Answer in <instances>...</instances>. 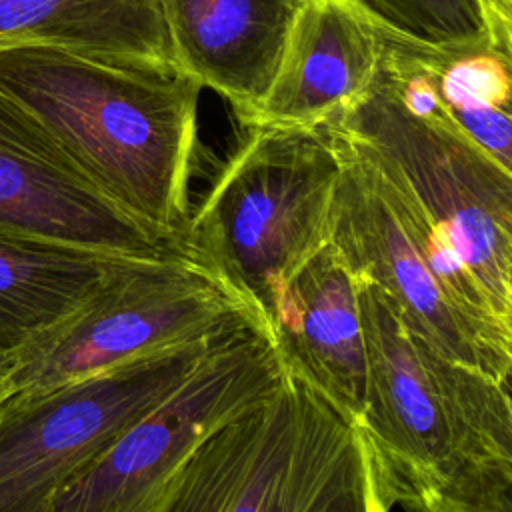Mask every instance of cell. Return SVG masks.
Returning a JSON list of instances; mask_svg holds the SVG:
<instances>
[{
    "label": "cell",
    "mask_w": 512,
    "mask_h": 512,
    "mask_svg": "<svg viewBox=\"0 0 512 512\" xmlns=\"http://www.w3.org/2000/svg\"><path fill=\"white\" fill-rule=\"evenodd\" d=\"M284 378L286 366L268 328L260 322L236 328L170 396L82 468L50 512H154L196 448L272 398Z\"/></svg>",
    "instance_id": "7"
},
{
    "label": "cell",
    "mask_w": 512,
    "mask_h": 512,
    "mask_svg": "<svg viewBox=\"0 0 512 512\" xmlns=\"http://www.w3.org/2000/svg\"><path fill=\"white\" fill-rule=\"evenodd\" d=\"M340 158L330 242L356 282L386 292L408 326L452 362L498 376L512 340L422 208L362 138L324 128Z\"/></svg>",
    "instance_id": "3"
},
{
    "label": "cell",
    "mask_w": 512,
    "mask_h": 512,
    "mask_svg": "<svg viewBox=\"0 0 512 512\" xmlns=\"http://www.w3.org/2000/svg\"><path fill=\"white\" fill-rule=\"evenodd\" d=\"M8 396V392H6V384H4V376H2V370H0V404H2V400Z\"/></svg>",
    "instance_id": "21"
},
{
    "label": "cell",
    "mask_w": 512,
    "mask_h": 512,
    "mask_svg": "<svg viewBox=\"0 0 512 512\" xmlns=\"http://www.w3.org/2000/svg\"><path fill=\"white\" fill-rule=\"evenodd\" d=\"M382 56V24L358 0H300L274 80L242 126H332L370 94Z\"/></svg>",
    "instance_id": "11"
},
{
    "label": "cell",
    "mask_w": 512,
    "mask_h": 512,
    "mask_svg": "<svg viewBox=\"0 0 512 512\" xmlns=\"http://www.w3.org/2000/svg\"><path fill=\"white\" fill-rule=\"evenodd\" d=\"M230 332L96 376L8 394L0 404V512H50L58 492Z\"/></svg>",
    "instance_id": "8"
},
{
    "label": "cell",
    "mask_w": 512,
    "mask_h": 512,
    "mask_svg": "<svg viewBox=\"0 0 512 512\" xmlns=\"http://www.w3.org/2000/svg\"><path fill=\"white\" fill-rule=\"evenodd\" d=\"M0 90L102 196L160 238L182 244L198 148L196 78L178 66H130L22 44L0 50Z\"/></svg>",
    "instance_id": "1"
},
{
    "label": "cell",
    "mask_w": 512,
    "mask_h": 512,
    "mask_svg": "<svg viewBox=\"0 0 512 512\" xmlns=\"http://www.w3.org/2000/svg\"><path fill=\"white\" fill-rule=\"evenodd\" d=\"M300 0H158L174 64L242 124L278 70Z\"/></svg>",
    "instance_id": "13"
},
{
    "label": "cell",
    "mask_w": 512,
    "mask_h": 512,
    "mask_svg": "<svg viewBox=\"0 0 512 512\" xmlns=\"http://www.w3.org/2000/svg\"><path fill=\"white\" fill-rule=\"evenodd\" d=\"M270 400L210 434L176 474L154 512H228L262 440Z\"/></svg>",
    "instance_id": "17"
},
{
    "label": "cell",
    "mask_w": 512,
    "mask_h": 512,
    "mask_svg": "<svg viewBox=\"0 0 512 512\" xmlns=\"http://www.w3.org/2000/svg\"><path fill=\"white\" fill-rule=\"evenodd\" d=\"M358 294L366 340L360 428L394 504L428 512L466 454L474 368L448 360L420 338L376 284L358 282Z\"/></svg>",
    "instance_id": "6"
},
{
    "label": "cell",
    "mask_w": 512,
    "mask_h": 512,
    "mask_svg": "<svg viewBox=\"0 0 512 512\" xmlns=\"http://www.w3.org/2000/svg\"><path fill=\"white\" fill-rule=\"evenodd\" d=\"M270 332L284 366L360 424L366 400L360 294L332 242L292 276Z\"/></svg>",
    "instance_id": "12"
},
{
    "label": "cell",
    "mask_w": 512,
    "mask_h": 512,
    "mask_svg": "<svg viewBox=\"0 0 512 512\" xmlns=\"http://www.w3.org/2000/svg\"><path fill=\"white\" fill-rule=\"evenodd\" d=\"M248 322L262 324L186 248L122 258L68 318L0 356V370L8 394L44 390L208 342Z\"/></svg>",
    "instance_id": "4"
},
{
    "label": "cell",
    "mask_w": 512,
    "mask_h": 512,
    "mask_svg": "<svg viewBox=\"0 0 512 512\" xmlns=\"http://www.w3.org/2000/svg\"><path fill=\"white\" fill-rule=\"evenodd\" d=\"M124 256L0 236V356L68 318Z\"/></svg>",
    "instance_id": "16"
},
{
    "label": "cell",
    "mask_w": 512,
    "mask_h": 512,
    "mask_svg": "<svg viewBox=\"0 0 512 512\" xmlns=\"http://www.w3.org/2000/svg\"><path fill=\"white\" fill-rule=\"evenodd\" d=\"M380 462L360 424L286 368L228 512H390Z\"/></svg>",
    "instance_id": "9"
},
{
    "label": "cell",
    "mask_w": 512,
    "mask_h": 512,
    "mask_svg": "<svg viewBox=\"0 0 512 512\" xmlns=\"http://www.w3.org/2000/svg\"><path fill=\"white\" fill-rule=\"evenodd\" d=\"M0 236L34 238L124 258L184 248L102 196L56 140L0 90Z\"/></svg>",
    "instance_id": "10"
},
{
    "label": "cell",
    "mask_w": 512,
    "mask_h": 512,
    "mask_svg": "<svg viewBox=\"0 0 512 512\" xmlns=\"http://www.w3.org/2000/svg\"><path fill=\"white\" fill-rule=\"evenodd\" d=\"M382 30L380 76L400 104L440 114L512 176V58L494 42L446 48Z\"/></svg>",
    "instance_id": "14"
},
{
    "label": "cell",
    "mask_w": 512,
    "mask_h": 512,
    "mask_svg": "<svg viewBox=\"0 0 512 512\" xmlns=\"http://www.w3.org/2000/svg\"><path fill=\"white\" fill-rule=\"evenodd\" d=\"M338 176L324 128L250 126L190 214L184 248L268 332L292 276L330 242Z\"/></svg>",
    "instance_id": "2"
},
{
    "label": "cell",
    "mask_w": 512,
    "mask_h": 512,
    "mask_svg": "<svg viewBox=\"0 0 512 512\" xmlns=\"http://www.w3.org/2000/svg\"><path fill=\"white\" fill-rule=\"evenodd\" d=\"M494 380L506 414L502 450L458 478L428 512H512V360Z\"/></svg>",
    "instance_id": "19"
},
{
    "label": "cell",
    "mask_w": 512,
    "mask_h": 512,
    "mask_svg": "<svg viewBox=\"0 0 512 512\" xmlns=\"http://www.w3.org/2000/svg\"><path fill=\"white\" fill-rule=\"evenodd\" d=\"M332 126L380 154L512 340V176L440 114L408 112L380 72L370 94Z\"/></svg>",
    "instance_id": "5"
},
{
    "label": "cell",
    "mask_w": 512,
    "mask_h": 512,
    "mask_svg": "<svg viewBox=\"0 0 512 512\" xmlns=\"http://www.w3.org/2000/svg\"><path fill=\"white\" fill-rule=\"evenodd\" d=\"M22 44L130 66H176L158 0H0V50Z\"/></svg>",
    "instance_id": "15"
},
{
    "label": "cell",
    "mask_w": 512,
    "mask_h": 512,
    "mask_svg": "<svg viewBox=\"0 0 512 512\" xmlns=\"http://www.w3.org/2000/svg\"><path fill=\"white\" fill-rule=\"evenodd\" d=\"M386 30L430 46L490 44L484 0H358Z\"/></svg>",
    "instance_id": "18"
},
{
    "label": "cell",
    "mask_w": 512,
    "mask_h": 512,
    "mask_svg": "<svg viewBox=\"0 0 512 512\" xmlns=\"http://www.w3.org/2000/svg\"><path fill=\"white\" fill-rule=\"evenodd\" d=\"M490 40L512 58V0H484Z\"/></svg>",
    "instance_id": "20"
}]
</instances>
